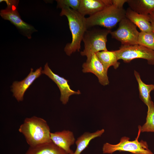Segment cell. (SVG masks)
I'll use <instances>...</instances> for the list:
<instances>
[{
    "label": "cell",
    "instance_id": "4",
    "mask_svg": "<svg viewBox=\"0 0 154 154\" xmlns=\"http://www.w3.org/2000/svg\"><path fill=\"white\" fill-rule=\"evenodd\" d=\"M111 31L106 29H87L82 39L84 49L80 52L82 56H86V61L90 60L93 53L108 50L106 46L107 37Z\"/></svg>",
    "mask_w": 154,
    "mask_h": 154
},
{
    "label": "cell",
    "instance_id": "10",
    "mask_svg": "<svg viewBox=\"0 0 154 154\" xmlns=\"http://www.w3.org/2000/svg\"><path fill=\"white\" fill-rule=\"evenodd\" d=\"M84 73H92L98 78L100 83L104 86L109 84L108 71L104 68L96 53H93L88 61L84 63L82 66Z\"/></svg>",
    "mask_w": 154,
    "mask_h": 154
},
{
    "label": "cell",
    "instance_id": "26",
    "mask_svg": "<svg viewBox=\"0 0 154 154\" xmlns=\"http://www.w3.org/2000/svg\"></svg>",
    "mask_w": 154,
    "mask_h": 154
},
{
    "label": "cell",
    "instance_id": "3",
    "mask_svg": "<svg viewBox=\"0 0 154 154\" xmlns=\"http://www.w3.org/2000/svg\"><path fill=\"white\" fill-rule=\"evenodd\" d=\"M126 10L112 4L86 18L87 29L98 25L110 30L126 17Z\"/></svg>",
    "mask_w": 154,
    "mask_h": 154
},
{
    "label": "cell",
    "instance_id": "6",
    "mask_svg": "<svg viewBox=\"0 0 154 154\" xmlns=\"http://www.w3.org/2000/svg\"><path fill=\"white\" fill-rule=\"evenodd\" d=\"M114 51L117 60H122L125 62H129L135 59L142 58L147 60L149 64L154 65V51L143 46L138 44L121 45L118 50Z\"/></svg>",
    "mask_w": 154,
    "mask_h": 154
},
{
    "label": "cell",
    "instance_id": "20",
    "mask_svg": "<svg viewBox=\"0 0 154 154\" xmlns=\"http://www.w3.org/2000/svg\"><path fill=\"white\" fill-rule=\"evenodd\" d=\"M141 132H154V104L152 101L149 107L145 123L142 126L140 125Z\"/></svg>",
    "mask_w": 154,
    "mask_h": 154
},
{
    "label": "cell",
    "instance_id": "8",
    "mask_svg": "<svg viewBox=\"0 0 154 154\" xmlns=\"http://www.w3.org/2000/svg\"><path fill=\"white\" fill-rule=\"evenodd\" d=\"M17 6L9 7L0 11V15L5 20L9 21L17 28L20 32L28 39L31 38V35L37 31L32 26L23 21L17 11Z\"/></svg>",
    "mask_w": 154,
    "mask_h": 154
},
{
    "label": "cell",
    "instance_id": "11",
    "mask_svg": "<svg viewBox=\"0 0 154 154\" xmlns=\"http://www.w3.org/2000/svg\"><path fill=\"white\" fill-rule=\"evenodd\" d=\"M32 68L28 76L21 81H14L11 87L13 95L18 102L23 100V96L25 91L34 81L39 77L42 73L41 67L33 71Z\"/></svg>",
    "mask_w": 154,
    "mask_h": 154
},
{
    "label": "cell",
    "instance_id": "18",
    "mask_svg": "<svg viewBox=\"0 0 154 154\" xmlns=\"http://www.w3.org/2000/svg\"><path fill=\"white\" fill-rule=\"evenodd\" d=\"M134 74L138 83L140 98L148 107L152 101L150 94L154 90V85L145 83L141 80L139 73L136 70H134Z\"/></svg>",
    "mask_w": 154,
    "mask_h": 154
},
{
    "label": "cell",
    "instance_id": "15",
    "mask_svg": "<svg viewBox=\"0 0 154 154\" xmlns=\"http://www.w3.org/2000/svg\"><path fill=\"white\" fill-rule=\"evenodd\" d=\"M132 10L143 15H149L154 11V0H127Z\"/></svg>",
    "mask_w": 154,
    "mask_h": 154
},
{
    "label": "cell",
    "instance_id": "17",
    "mask_svg": "<svg viewBox=\"0 0 154 154\" xmlns=\"http://www.w3.org/2000/svg\"><path fill=\"white\" fill-rule=\"evenodd\" d=\"M104 131V129H102L93 133L85 132L79 137L75 141L76 148L73 154H81L88 147L90 142L92 139L100 137Z\"/></svg>",
    "mask_w": 154,
    "mask_h": 154
},
{
    "label": "cell",
    "instance_id": "5",
    "mask_svg": "<svg viewBox=\"0 0 154 154\" xmlns=\"http://www.w3.org/2000/svg\"><path fill=\"white\" fill-rule=\"evenodd\" d=\"M138 132L137 137L135 140L130 141L128 137L124 136L120 139L119 142L116 144L106 143L102 147L104 154H112L116 151H127L133 154H154L149 149L147 142L141 140L138 141L141 133L140 125L138 127Z\"/></svg>",
    "mask_w": 154,
    "mask_h": 154
},
{
    "label": "cell",
    "instance_id": "24",
    "mask_svg": "<svg viewBox=\"0 0 154 154\" xmlns=\"http://www.w3.org/2000/svg\"><path fill=\"white\" fill-rule=\"evenodd\" d=\"M127 0H112V4L120 8H123L124 4Z\"/></svg>",
    "mask_w": 154,
    "mask_h": 154
},
{
    "label": "cell",
    "instance_id": "13",
    "mask_svg": "<svg viewBox=\"0 0 154 154\" xmlns=\"http://www.w3.org/2000/svg\"><path fill=\"white\" fill-rule=\"evenodd\" d=\"M112 4V0H80L77 11L83 16L93 15Z\"/></svg>",
    "mask_w": 154,
    "mask_h": 154
},
{
    "label": "cell",
    "instance_id": "7",
    "mask_svg": "<svg viewBox=\"0 0 154 154\" xmlns=\"http://www.w3.org/2000/svg\"><path fill=\"white\" fill-rule=\"evenodd\" d=\"M139 33L136 26L125 17L119 22L118 28L110 34L112 38L120 42L122 45H132L138 44Z\"/></svg>",
    "mask_w": 154,
    "mask_h": 154
},
{
    "label": "cell",
    "instance_id": "9",
    "mask_svg": "<svg viewBox=\"0 0 154 154\" xmlns=\"http://www.w3.org/2000/svg\"><path fill=\"white\" fill-rule=\"evenodd\" d=\"M42 72L48 76L57 84L60 92V100L63 104L67 103L71 96L81 94L79 90L76 91L72 90L68 84L69 81L54 73L49 67L47 63L44 65Z\"/></svg>",
    "mask_w": 154,
    "mask_h": 154
},
{
    "label": "cell",
    "instance_id": "19",
    "mask_svg": "<svg viewBox=\"0 0 154 154\" xmlns=\"http://www.w3.org/2000/svg\"><path fill=\"white\" fill-rule=\"evenodd\" d=\"M98 58L101 62L105 69L107 71L111 66L117 69L120 64L114 51H103L96 53Z\"/></svg>",
    "mask_w": 154,
    "mask_h": 154
},
{
    "label": "cell",
    "instance_id": "2",
    "mask_svg": "<svg viewBox=\"0 0 154 154\" xmlns=\"http://www.w3.org/2000/svg\"><path fill=\"white\" fill-rule=\"evenodd\" d=\"M61 9L60 15H64L67 18L72 34V42L67 44L64 48L66 54L70 56L76 51H80L81 42L87 29L86 18L77 11L69 7H64Z\"/></svg>",
    "mask_w": 154,
    "mask_h": 154
},
{
    "label": "cell",
    "instance_id": "14",
    "mask_svg": "<svg viewBox=\"0 0 154 154\" xmlns=\"http://www.w3.org/2000/svg\"><path fill=\"white\" fill-rule=\"evenodd\" d=\"M126 17L138 27L141 31H153L149 15L139 14L128 8L126 10Z\"/></svg>",
    "mask_w": 154,
    "mask_h": 154
},
{
    "label": "cell",
    "instance_id": "12",
    "mask_svg": "<svg viewBox=\"0 0 154 154\" xmlns=\"http://www.w3.org/2000/svg\"><path fill=\"white\" fill-rule=\"evenodd\" d=\"M50 139L55 145L68 154H73L74 152L70 149V147L76 141L72 132L64 130L51 133Z\"/></svg>",
    "mask_w": 154,
    "mask_h": 154
},
{
    "label": "cell",
    "instance_id": "22",
    "mask_svg": "<svg viewBox=\"0 0 154 154\" xmlns=\"http://www.w3.org/2000/svg\"><path fill=\"white\" fill-rule=\"evenodd\" d=\"M56 1L57 8L61 9L64 7H67L77 11L80 6V0H58Z\"/></svg>",
    "mask_w": 154,
    "mask_h": 154
},
{
    "label": "cell",
    "instance_id": "25",
    "mask_svg": "<svg viewBox=\"0 0 154 154\" xmlns=\"http://www.w3.org/2000/svg\"><path fill=\"white\" fill-rule=\"evenodd\" d=\"M149 16L152 30L154 32V11L149 15Z\"/></svg>",
    "mask_w": 154,
    "mask_h": 154
},
{
    "label": "cell",
    "instance_id": "16",
    "mask_svg": "<svg viewBox=\"0 0 154 154\" xmlns=\"http://www.w3.org/2000/svg\"><path fill=\"white\" fill-rule=\"evenodd\" d=\"M25 154H68L51 141L35 147H30Z\"/></svg>",
    "mask_w": 154,
    "mask_h": 154
},
{
    "label": "cell",
    "instance_id": "1",
    "mask_svg": "<svg viewBox=\"0 0 154 154\" xmlns=\"http://www.w3.org/2000/svg\"><path fill=\"white\" fill-rule=\"evenodd\" d=\"M19 132L24 136L30 147L52 141L50 127L43 118L36 116L26 118L20 126Z\"/></svg>",
    "mask_w": 154,
    "mask_h": 154
},
{
    "label": "cell",
    "instance_id": "21",
    "mask_svg": "<svg viewBox=\"0 0 154 154\" xmlns=\"http://www.w3.org/2000/svg\"><path fill=\"white\" fill-rule=\"evenodd\" d=\"M138 44L154 51V32L141 31L139 32Z\"/></svg>",
    "mask_w": 154,
    "mask_h": 154
},
{
    "label": "cell",
    "instance_id": "23",
    "mask_svg": "<svg viewBox=\"0 0 154 154\" xmlns=\"http://www.w3.org/2000/svg\"><path fill=\"white\" fill-rule=\"evenodd\" d=\"M5 2L6 3L7 7H12L14 6H18L19 1L15 0H0V2Z\"/></svg>",
    "mask_w": 154,
    "mask_h": 154
}]
</instances>
